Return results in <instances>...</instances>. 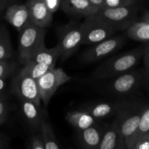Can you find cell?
<instances>
[{"label": "cell", "instance_id": "1", "mask_svg": "<svg viewBox=\"0 0 149 149\" xmlns=\"http://www.w3.org/2000/svg\"><path fill=\"white\" fill-rule=\"evenodd\" d=\"M146 46H140L130 51L113 55L100 63L92 73L95 79H112L132 70L143 58Z\"/></svg>", "mask_w": 149, "mask_h": 149}, {"label": "cell", "instance_id": "2", "mask_svg": "<svg viewBox=\"0 0 149 149\" xmlns=\"http://www.w3.org/2000/svg\"><path fill=\"white\" fill-rule=\"evenodd\" d=\"M146 105L137 101H118L114 121L125 138L127 149H131Z\"/></svg>", "mask_w": 149, "mask_h": 149}, {"label": "cell", "instance_id": "3", "mask_svg": "<svg viewBox=\"0 0 149 149\" xmlns=\"http://www.w3.org/2000/svg\"><path fill=\"white\" fill-rule=\"evenodd\" d=\"M47 30L29 23L19 32L18 58L23 65L27 63L33 55L45 45Z\"/></svg>", "mask_w": 149, "mask_h": 149}, {"label": "cell", "instance_id": "4", "mask_svg": "<svg viewBox=\"0 0 149 149\" xmlns=\"http://www.w3.org/2000/svg\"><path fill=\"white\" fill-rule=\"evenodd\" d=\"M81 45H92L113 36L116 31L97 13L85 17L80 23Z\"/></svg>", "mask_w": 149, "mask_h": 149}, {"label": "cell", "instance_id": "5", "mask_svg": "<svg viewBox=\"0 0 149 149\" xmlns=\"http://www.w3.org/2000/svg\"><path fill=\"white\" fill-rule=\"evenodd\" d=\"M126 41L125 36L118 35L90 45L81 54V62L84 64L95 63L122 49Z\"/></svg>", "mask_w": 149, "mask_h": 149}, {"label": "cell", "instance_id": "6", "mask_svg": "<svg viewBox=\"0 0 149 149\" xmlns=\"http://www.w3.org/2000/svg\"><path fill=\"white\" fill-rule=\"evenodd\" d=\"M106 87L108 93L114 96H125L135 93L146 81L144 70H130L113 77Z\"/></svg>", "mask_w": 149, "mask_h": 149}, {"label": "cell", "instance_id": "7", "mask_svg": "<svg viewBox=\"0 0 149 149\" xmlns=\"http://www.w3.org/2000/svg\"><path fill=\"white\" fill-rule=\"evenodd\" d=\"M58 38L61 52L60 59L63 62L71 58L81 45L80 23L73 20L61 26L58 31Z\"/></svg>", "mask_w": 149, "mask_h": 149}, {"label": "cell", "instance_id": "8", "mask_svg": "<svg viewBox=\"0 0 149 149\" xmlns=\"http://www.w3.org/2000/svg\"><path fill=\"white\" fill-rule=\"evenodd\" d=\"M138 9L136 4L120 7H102L97 14L107 20L116 31H125L136 22Z\"/></svg>", "mask_w": 149, "mask_h": 149}, {"label": "cell", "instance_id": "9", "mask_svg": "<svg viewBox=\"0 0 149 149\" xmlns=\"http://www.w3.org/2000/svg\"><path fill=\"white\" fill-rule=\"evenodd\" d=\"M71 77L63 68H53L36 80L41 100L47 106L49 100L61 86L68 82Z\"/></svg>", "mask_w": 149, "mask_h": 149}, {"label": "cell", "instance_id": "10", "mask_svg": "<svg viewBox=\"0 0 149 149\" xmlns=\"http://www.w3.org/2000/svg\"><path fill=\"white\" fill-rule=\"evenodd\" d=\"M12 90L19 100H26L33 102L38 107H41V97L39 95L37 81L25 74L21 69L13 78Z\"/></svg>", "mask_w": 149, "mask_h": 149}, {"label": "cell", "instance_id": "11", "mask_svg": "<svg viewBox=\"0 0 149 149\" xmlns=\"http://www.w3.org/2000/svg\"><path fill=\"white\" fill-rule=\"evenodd\" d=\"M25 4L29 10L31 23L45 29L52 24V13L49 11L44 0H26Z\"/></svg>", "mask_w": 149, "mask_h": 149}, {"label": "cell", "instance_id": "12", "mask_svg": "<svg viewBox=\"0 0 149 149\" xmlns=\"http://www.w3.org/2000/svg\"><path fill=\"white\" fill-rule=\"evenodd\" d=\"M97 149H127L125 138L114 121L103 128Z\"/></svg>", "mask_w": 149, "mask_h": 149}, {"label": "cell", "instance_id": "13", "mask_svg": "<svg viewBox=\"0 0 149 149\" xmlns=\"http://www.w3.org/2000/svg\"><path fill=\"white\" fill-rule=\"evenodd\" d=\"M60 7L65 14L77 17H87L100 10L89 0H61Z\"/></svg>", "mask_w": 149, "mask_h": 149}, {"label": "cell", "instance_id": "14", "mask_svg": "<svg viewBox=\"0 0 149 149\" xmlns=\"http://www.w3.org/2000/svg\"><path fill=\"white\" fill-rule=\"evenodd\" d=\"M4 18L20 32L30 22L29 12L25 4H11L7 7Z\"/></svg>", "mask_w": 149, "mask_h": 149}, {"label": "cell", "instance_id": "15", "mask_svg": "<svg viewBox=\"0 0 149 149\" xmlns=\"http://www.w3.org/2000/svg\"><path fill=\"white\" fill-rule=\"evenodd\" d=\"M103 128L95 122L84 130H78L77 140L80 146L86 149H97L101 141Z\"/></svg>", "mask_w": 149, "mask_h": 149}, {"label": "cell", "instance_id": "16", "mask_svg": "<svg viewBox=\"0 0 149 149\" xmlns=\"http://www.w3.org/2000/svg\"><path fill=\"white\" fill-rule=\"evenodd\" d=\"M22 115L31 127L36 130H40L41 123L43 119L40 108L33 102L26 100H20Z\"/></svg>", "mask_w": 149, "mask_h": 149}, {"label": "cell", "instance_id": "17", "mask_svg": "<svg viewBox=\"0 0 149 149\" xmlns=\"http://www.w3.org/2000/svg\"><path fill=\"white\" fill-rule=\"evenodd\" d=\"M118 101L114 103L111 102H101V103H90L86 106L83 110L88 112L95 119H103V118L116 115L117 109Z\"/></svg>", "mask_w": 149, "mask_h": 149}, {"label": "cell", "instance_id": "18", "mask_svg": "<svg viewBox=\"0 0 149 149\" xmlns=\"http://www.w3.org/2000/svg\"><path fill=\"white\" fill-rule=\"evenodd\" d=\"M61 49L58 45L52 48H47L43 45L31 58L29 61L40 63H45L52 67H55L61 57Z\"/></svg>", "mask_w": 149, "mask_h": 149}, {"label": "cell", "instance_id": "19", "mask_svg": "<svg viewBox=\"0 0 149 149\" xmlns=\"http://www.w3.org/2000/svg\"><path fill=\"white\" fill-rule=\"evenodd\" d=\"M65 120L77 130H84L95 122V119L86 111H72L67 113Z\"/></svg>", "mask_w": 149, "mask_h": 149}, {"label": "cell", "instance_id": "20", "mask_svg": "<svg viewBox=\"0 0 149 149\" xmlns=\"http://www.w3.org/2000/svg\"><path fill=\"white\" fill-rule=\"evenodd\" d=\"M129 39L138 42H149V24L146 22L136 21L126 30Z\"/></svg>", "mask_w": 149, "mask_h": 149}, {"label": "cell", "instance_id": "21", "mask_svg": "<svg viewBox=\"0 0 149 149\" xmlns=\"http://www.w3.org/2000/svg\"><path fill=\"white\" fill-rule=\"evenodd\" d=\"M40 132L45 142V149H58L61 148L52 126L44 117L41 123Z\"/></svg>", "mask_w": 149, "mask_h": 149}, {"label": "cell", "instance_id": "22", "mask_svg": "<svg viewBox=\"0 0 149 149\" xmlns=\"http://www.w3.org/2000/svg\"><path fill=\"white\" fill-rule=\"evenodd\" d=\"M14 51L8 30L4 26H0V61L13 58Z\"/></svg>", "mask_w": 149, "mask_h": 149}, {"label": "cell", "instance_id": "23", "mask_svg": "<svg viewBox=\"0 0 149 149\" xmlns=\"http://www.w3.org/2000/svg\"><path fill=\"white\" fill-rule=\"evenodd\" d=\"M53 68H55V67H52L45 63L29 61L27 63L23 65V67L21 68V70L25 74H28L34 79L37 80L42 76H43L45 73L47 72L49 70Z\"/></svg>", "mask_w": 149, "mask_h": 149}, {"label": "cell", "instance_id": "24", "mask_svg": "<svg viewBox=\"0 0 149 149\" xmlns=\"http://www.w3.org/2000/svg\"><path fill=\"white\" fill-rule=\"evenodd\" d=\"M149 132V105L146 106L145 109L143 112L138 130H137V132L135 133V137H134L133 142H132V146H131V149H132V145H133L134 142L137 139V138L141 135H142L143 133H145V132Z\"/></svg>", "mask_w": 149, "mask_h": 149}, {"label": "cell", "instance_id": "25", "mask_svg": "<svg viewBox=\"0 0 149 149\" xmlns=\"http://www.w3.org/2000/svg\"><path fill=\"white\" fill-rule=\"evenodd\" d=\"M16 68V63L10 59L0 61V79H7L14 73Z\"/></svg>", "mask_w": 149, "mask_h": 149}, {"label": "cell", "instance_id": "26", "mask_svg": "<svg viewBox=\"0 0 149 149\" xmlns=\"http://www.w3.org/2000/svg\"><path fill=\"white\" fill-rule=\"evenodd\" d=\"M138 0H104L103 7H120L135 5Z\"/></svg>", "mask_w": 149, "mask_h": 149}, {"label": "cell", "instance_id": "27", "mask_svg": "<svg viewBox=\"0 0 149 149\" xmlns=\"http://www.w3.org/2000/svg\"><path fill=\"white\" fill-rule=\"evenodd\" d=\"M28 148L30 149H45V142L40 131L31 137Z\"/></svg>", "mask_w": 149, "mask_h": 149}, {"label": "cell", "instance_id": "28", "mask_svg": "<svg viewBox=\"0 0 149 149\" xmlns=\"http://www.w3.org/2000/svg\"><path fill=\"white\" fill-rule=\"evenodd\" d=\"M132 149H149V132L138 136L134 142Z\"/></svg>", "mask_w": 149, "mask_h": 149}, {"label": "cell", "instance_id": "29", "mask_svg": "<svg viewBox=\"0 0 149 149\" xmlns=\"http://www.w3.org/2000/svg\"><path fill=\"white\" fill-rule=\"evenodd\" d=\"M8 112L9 107L5 95L4 94H0V126L7 120Z\"/></svg>", "mask_w": 149, "mask_h": 149}, {"label": "cell", "instance_id": "30", "mask_svg": "<svg viewBox=\"0 0 149 149\" xmlns=\"http://www.w3.org/2000/svg\"><path fill=\"white\" fill-rule=\"evenodd\" d=\"M47 7L51 13L53 14L59 9L61 0H44Z\"/></svg>", "mask_w": 149, "mask_h": 149}, {"label": "cell", "instance_id": "31", "mask_svg": "<svg viewBox=\"0 0 149 149\" xmlns=\"http://www.w3.org/2000/svg\"><path fill=\"white\" fill-rule=\"evenodd\" d=\"M143 61H144V65H145V74L146 77V81H149V45L146 46L145 51L143 54Z\"/></svg>", "mask_w": 149, "mask_h": 149}, {"label": "cell", "instance_id": "32", "mask_svg": "<svg viewBox=\"0 0 149 149\" xmlns=\"http://www.w3.org/2000/svg\"><path fill=\"white\" fill-rule=\"evenodd\" d=\"M10 148V142L8 136L5 134L0 133V149Z\"/></svg>", "mask_w": 149, "mask_h": 149}, {"label": "cell", "instance_id": "33", "mask_svg": "<svg viewBox=\"0 0 149 149\" xmlns=\"http://www.w3.org/2000/svg\"><path fill=\"white\" fill-rule=\"evenodd\" d=\"M10 4H11V0H0V15Z\"/></svg>", "mask_w": 149, "mask_h": 149}, {"label": "cell", "instance_id": "34", "mask_svg": "<svg viewBox=\"0 0 149 149\" xmlns=\"http://www.w3.org/2000/svg\"><path fill=\"white\" fill-rule=\"evenodd\" d=\"M91 3H93L94 5L97 6L99 8L103 7V4H104V0H89Z\"/></svg>", "mask_w": 149, "mask_h": 149}, {"label": "cell", "instance_id": "35", "mask_svg": "<svg viewBox=\"0 0 149 149\" xmlns=\"http://www.w3.org/2000/svg\"><path fill=\"white\" fill-rule=\"evenodd\" d=\"M142 21L146 22V23L149 24V11H146L144 13L142 17Z\"/></svg>", "mask_w": 149, "mask_h": 149}]
</instances>
